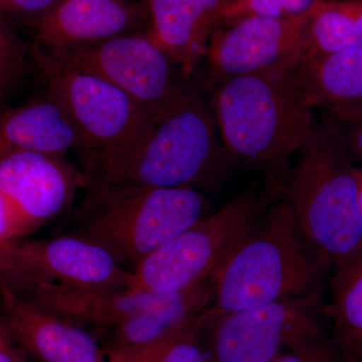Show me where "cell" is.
Returning <instances> with one entry per match:
<instances>
[{"label":"cell","mask_w":362,"mask_h":362,"mask_svg":"<svg viewBox=\"0 0 362 362\" xmlns=\"http://www.w3.org/2000/svg\"><path fill=\"white\" fill-rule=\"evenodd\" d=\"M86 162L85 173L107 185L199 192L218 187L237 165L221 141L209 102L192 85L122 148Z\"/></svg>","instance_id":"6da1fadb"},{"label":"cell","mask_w":362,"mask_h":362,"mask_svg":"<svg viewBox=\"0 0 362 362\" xmlns=\"http://www.w3.org/2000/svg\"><path fill=\"white\" fill-rule=\"evenodd\" d=\"M209 105L226 152L275 192L317 122L296 71L275 66L228 78L211 88Z\"/></svg>","instance_id":"7a4b0ae2"},{"label":"cell","mask_w":362,"mask_h":362,"mask_svg":"<svg viewBox=\"0 0 362 362\" xmlns=\"http://www.w3.org/2000/svg\"><path fill=\"white\" fill-rule=\"evenodd\" d=\"M275 189L323 269L337 270L362 252L358 168L338 124L325 114Z\"/></svg>","instance_id":"3957f363"},{"label":"cell","mask_w":362,"mask_h":362,"mask_svg":"<svg viewBox=\"0 0 362 362\" xmlns=\"http://www.w3.org/2000/svg\"><path fill=\"white\" fill-rule=\"evenodd\" d=\"M302 239L291 209L276 199L214 274L213 301L204 313L223 315L321 292L323 267Z\"/></svg>","instance_id":"277c9868"},{"label":"cell","mask_w":362,"mask_h":362,"mask_svg":"<svg viewBox=\"0 0 362 362\" xmlns=\"http://www.w3.org/2000/svg\"><path fill=\"white\" fill-rule=\"evenodd\" d=\"M85 189L70 233L105 247L129 271L211 214V202L192 187H120L89 176Z\"/></svg>","instance_id":"5b68a950"},{"label":"cell","mask_w":362,"mask_h":362,"mask_svg":"<svg viewBox=\"0 0 362 362\" xmlns=\"http://www.w3.org/2000/svg\"><path fill=\"white\" fill-rule=\"evenodd\" d=\"M278 199L271 187L247 189L147 255L131 270L134 292L173 294L213 277L267 207Z\"/></svg>","instance_id":"8992f818"},{"label":"cell","mask_w":362,"mask_h":362,"mask_svg":"<svg viewBox=\"0 0 362 362\" xmlns=\"http://www.w3.org/2000/svg\"><path fill=\"white\" fill-rule=\"evenodd\" d=\"M326 306L321 292H316L223 315L204 312L199 323L209 361L272 362L310 344L325 337Z\"/></svg>","instance_id":"52a82bcc"},{"label":"cell","mask_w":362,"mask_h":362,"mask_svg":"<svg viewBox=\"0 0 362 362\" xmlns=\"http://www.w3.org/2000/svg\"><path fill=\"white\" fill-rule=\"evenodd\" d=\"M35 57L47 90L65 107L81 138L86 159L122 148L152 114L127 94L95 74L35 47Z\"/></svg>","instance_id":"ba28073f"},{"label":"cell","mask_w":362,"mask_h":362,"mask_svg":"<svg viewBox=\"0 0 362 362\" xmlns=\"http://www.w3.org/2000/svg\"><path fill=\"white\" fill-rule=\"evenodd\" d=\"M56 57L108 81L152 115L168 110L190 87L148 30L118 35Z\"/></svg>","instance_id":"9c48e42d"},{"label":"cell","mask_w":362,"mask_h":362,"mask_svg":"<svg viewBox=\"0 0 362 362\" xmlns=\"http://www.w3.org/2000/svg\"><path fill=\"white\" fill-rule=\"evenodd\" d=\"M88 182L87 173L64 156L21 152L0 158V194L13 216L18 239L63 213Z\"/></svg>","instance_id":"30bf717a"},{"label":"cell","mask_w":362,"mask_h":362,"mask_svg":"<svg viewBox=\"0 0 362 362\" xmlns=\"http://www.w3.org/2000/svg\"><path fill=\"white\" fill-rule=\"evenodd\" d=\"M317 7L294 18L250 16L218 28L204 57L211 89L228 78L280 65L296 47Z\"/></svg>","instance_id":"8fae6325"},{"label":"cell","mask_w":362,"mask_h":362,"mask_svg":"<svg viewBox=\"0 0 362 362\" xmlns=\"http://www.w3.org/2000/svg\"><path fill=\"white\" fill-rule=\"evenodd\" d=\"M147 21L146 7L137 0H59L33 28L37 47L59 56L140 32Z\"/></svg>","instance_id":"7c38bea8"},{"label":"cell","mask_w":362,"mask_h":362,"mask_svg":"<svg viewBox=\"0 0 362 362\" xmlns=\"http://www.w3.org/2000/svg\"><path fill=\"white\" fill-rule=\"evenodd\" d=\"M0 320L33 362H103L105 349L78 324L40 305L0 294Z\"/></svg>","instance_id":"4fadbf2b"},{"label":"cell","mask_w":362,"mask_h":362,"mask_svg":"<svg viewBox=\"0 0 362 362\" xmlns=\"http://www.w3.org/2000/svg\"><path fill=\"white\" fill-rule=\"evenodd\" d=\"M16 251L40 279L85 289L124 290L131 271L105 247L68 233L52 240L18 243Z\"/></svg>","instance_id":"5bb4252c"},{"label":"cell","mask_w":362,"mask_h":362,"mask_svg":"<svg viewBox=\"0 0 362 362\" xmlns=\"http://www.w3.org/2000/svg\"><path fill=\"white\" fill-rule=\"evenodd\" d=\"M233 0H143L148 13L151 39L180 69L194 73L206 57L214 33Z\"/></svg>","instance_id":"9a60e30c"},{"label":"cell","mask_w":362,"mask_h":362,"mask_svg":"<svg viewBox=\"0 0 362 362\" xmlns=\"http://www.w3.org/2000/svg\"><path fill=\"white\" fill-rule=\"evenodd\" d=\"M81 138L65 107L47 90L21 106L0 111V158L21 152L65 156Z\"/></svg>","instance_id":"2e32d148"},{"label":"cell","mask_w":362,"mask_h":362,"mask_svg":"<svg viewBox=\"0 0 362 362\" xmlns=\"http://www.w3.org/2000/svg\"><path fill=\"white\" fill-rule=\"evenodd\" d=\"M294 70L308 104L335 122L362 111V45L312 59Z\"/></svg>","instance_id":"e0dca14e"},{"label":"cell","mask_w":362,"mask_h":362,"mask_svg":"<svg viewBox=\"0 0 362 362\" xmlns=\"http://www.w3.org/2000/svg\"><path fill=\"white\" fill-rule=\"evenodd\" d=\"M162 294L124 290L85 289L54 282L37 286L30 301L82 325L113 328L160 299Z\"/></svg>","instance_id":"ac0fdd59"},{"label":"cell","mask_w":362,"mask_h":362,"mask_svg":"<svg viewBox=\"0 0 362 362\" xmlns=\"http://www.w3.org/2000/svg\"><path fill=\"white\" fill-rule=\"evenodd\" d=\"M211 280L187 290L163 294L153 306L114 326L105 351L146 346L182 329L211 306Z\"/></svg>","instance_id":"d6986e66"},{"label":"cell","mask_w":362,"mask_h":362,"mask_svg":"<svg viewBox=\"0 0 362 362\" xmlns=\"http://www.w3.org/2000/svg\"><path fill=\"white\" fill-rule=\"evenodd\" d=\"M362 45V0H324L312 14L299 42L278 66L305 62Z\"/></svg>","instance_id":"ffe728a7"},{"label":"cell","mask_w":362,"mask_h":362,"mask_svg":"<svg viewBox=\"0 0 362 362\" xmlns=\"http://www.w3.org/2000/svg\"><path fill=\"white\" fill-rule=\"evenodd\" d=\"M331 293L326 313L342 362H362V252L333 271Z\"/></svg>","instance_id":"44dd1931"},{"label":"cell","mask_w":362,"mask_h":362,"mask_svg":"<svg viewBox=\"0 0 362 362\" xmlns=\"http://www.w3.org/2000/svg\"><path fill=\"white\" fill-rule=\"evenodd\" d=\"M199 317L182 329L146 346L105 354L120 362H211L202 342Z\"/></svg>","instance_id":"7402d4cb"},{"label":"cell","mask_w":362,"mask_h":362,"mask_svg":"<svg viewBox=\"0 0 362 362\" xmlns=\"http://www.w3.org/2000/svg\"><path fill=\"white\" fill-rule=\"evenodd\" d=\"M42 282L18 256L16 240L0 239V294L28 300Z\"/></svg>","instance_id":"603a6c76"},{"label":"cell","mask_w":362,"mask_h":362,"mask_svg":"<svg viewBox=\"0 0 362 362\" xmlns=\"http://www.w3.org/2000/svg\"><path fill=\"white\" fill-rule=\"evenodd\" d=\"M324 0H233L223 14V25L250 16L286 18L301 16Z\"/></svg>","instance_id":"cb8c5ba5"},{"label":"cell","mask_w":362,"mask_h":362,"mask_svg":"<svg viewBox=\"0 0 362 362\" xmlns=\"http://www.w3.org/2000/svg\"><path fill=\"white\" fill-rule=\"evenodd\" d=\"M23 52L6 18L0 16V100L20 75Z\"/></svg>","instance_id":"d4e9b609"},{"label":"cell","mask_w":362,"mask_h":362,"mask_svg":"<svg viewBox=\"0 0 362 362\" xmlns=\"http://www.w3.org/2000/svg\"><path fill=\"white\" fill-rule=\"evenodd\" d=\"M272 362H342V359L333 338L323 337L310 344L289 350Z\"/></svg>","instance_id":"484cf974"},{"label":"cell","mask_w":362,"mask_h":362,"mask_svg":"<svg viewBox=\"0 0 362 362\" xmlns=\"http://www.w3.org/2000/svg\"><path fill=\"white\" fill-rule=\"evenodd\" d=\"M59 0H0V14L18 18L33 28Z\"/></svg>","instance_id":"4316f807"},{"label":"cell","mask_w":362,"mask_h":362,"mask_svg":"<svg viewBox=\"0 0 362 362\" xmlns=\"http://www.w3.org/2000/svg\"><path fill=\"white\" fill-rule=\"evenodd\" d=\"M337 124H342L344 126V130L341 128L340 129L346 140L352 156L354 158L357 157L362 161V111Z\"/></svg>","instance_id":"83f0119b"},{"label":"cell","mask_w":362,"mask_h":362,"mask_svg":"<svg viewBox=\"0 0 362 362\" xmlns=\"http://www.w3.org/2000/svg\"><path fill=\"white\" fill-rule=\"evenodd\" d=\"M0 362H28L0 320Z\"/></svg>","instance_id":"f1b7e54d"},{"label":"cell","mask_w":362,"mask_h":362,"mask_svg":"<svg viewBox=\"0 0 362 362\" xmlns=\"http://www.w3.org/2000/svg\"><path fill=\"white\" fill-rule=\"evenodd\" d=\"M0 239L6 240L18 239L13 216L1 194H0Z\"/></svg>","instance_id":"f546056e"},{"label":"cell","mask_w":362,"mask_h":362,"mask_svg":"<svg viewBox=\"0 0 362 362\" xmlns=\"http://www.w3.org/2000/svg\"><path fill=\"white\" fill-rule=\"evenodd\" d=\"M359 199L362 207V168H358Z\"/></svg>","instance_id":"4dcf8cb0"},{"label":"cell","mask_w":362,"mask_h":362,"mask_svg":"<svg viewBox=\"0 0 362 362\" xmlns=\"http://www.w3.org/2000/svg\"><path fill=\"white\" fill-rule=\"evenodd\" d=\"M103 362H120V361H115V359L108 358V359H107V361H105Z\"/></svg>","instance_id":"1f68e13d"},{"label":"cell","mask_w":362,"mask_h":362,"mask_svg":"<svg viewBox=\"0 0 362 362\" xmlns=\"http://www.w3.org/2000/svg\"><path fill=\"white\" fill-rule=\"evenodd\" d=\"M0 16H1V14H0Z\"/></svg>","instance_id":"d6a6232c"}]
</instances>
